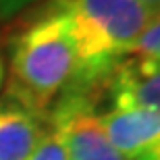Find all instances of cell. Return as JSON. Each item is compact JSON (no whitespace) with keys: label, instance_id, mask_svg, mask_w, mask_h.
<instances>
[{"label":"cell","instance_id":"7a4b0ae2","mask_svg":"<svg viewBox=\"0 0 160 160\" xmlns=\"http://www.w3.org/2000/svg\"><path fill=\"white\" fill-rule=\"evenodd\" d=\"M71 25L77 46V79L73 85L104 88L137 38L160 17L142 0H52Z\"/></svg>","mask_w":160,"mask_h":160},{"label":"cell","instance_id":"6da1fadb","mask_svg":"<svg viewBox=\"0 0 160 160\" xmlns=\"http://www.w3.org/2000/svg\"><path fill=\"white\" fill-rule=\"evenodd\" d=\"M77 46L71 25L52 2L17 29L8 44L4 94L31 112L48 117L77 79Z\"/></svg>","mask_w":160,"mask_h":160},{"label":"cell","instance_id":"5b68a950","mask_svg":"<svg viewBox=\"0 0 160 160\" xmlns=\"http://www.w3.org/2000/svg\"><path fill=\"white\" fill-rule=\"evenodd\" d=\"M110 104L143 108L160 114V60L123 58L106 79Z\"/></svg>","mask_w":160,"mask_h":160},{"label":"cell","instance_id":"3957f363","mask_svg":"<svg viewBox=\"0 0 160 160\" xmlns=\"http://www.w3.org/2000/svg\"><path fill=\"white\" fill-rule=\"evenodd\" d=\"M98 96V88L71 85L48 114L65 139L69 160H123L104 129Z\"/></svg>","mask_w":160,"mask_h":160},{"label":"cell","instance_id":"30bf717a","mask_svg":"<svg viewBox=\"0 0 160 160\" xmlns=\"http://www.w3.org/2000/svg\"><path fill=\"white\" fill-rule=\"evenodd\" d=\"M4 71H6V65H4V56H2V48H0V88L4 83Z\"/></svg>","mask_w":160,"mask_h":160},{"label":"cell","instance_id":"8992f818","mask_svg":"<svg viewBox=\"0 0 160 160\" xmlns=\"http://www.w3.org/2000/svg\"><path fill=\"white\" fill-rule=\"evenodd\" d=\"M48 117L31 112L21 102L0 98V160H29L44 137Z\"/></svg>","mask_w":160,"mask_h":160},{"label":"cell","instance_id":"277c9868","mask_svg":"<svg viewBox=\"0 0 160 160\" xmlns=\"http://www.w3.org/2000/svg\"><path fill=\"white\" fill-rule=\"evenodd\" d=\"M100 117L123 160H160V114L135 106L110 104Z\"/></svg>","mask_w":160,"mask_h":160},{"label":"cell","instance_id":"8fae6325","mask_svg":"<svg viewBox=\"0 0 160 160\" xmlns=\"http://www.w3.org/2000/svg\"><path fill=\"white\" fill-rule=\"evenodd\" d=\"M143 4L152 6V8H156V11H160V0H142Z\"/></svg>","mask_w":160,"mask_h":160},{"label":"cell","instance_id":"52a82bcc","mask_svg":"<svg viewBox=\"0 0 160 160\" xmlns=\"http://www.w3.org/2000/svg\"><path fill=\"white\" fill-rule=\"evenodd\" d=\"M29 160H69L65 139H62L60 131L56 129V125L50 119H48L46 133L40 139V143L36 146L33 154L29 156Z\"/></svg>","mask_w":160,"mask_h":160},{"label":"cell","instance_id":"9c48e42d","mask_svg":"<svg viewBox=\"0 0 160 160\" xmlns=\"http://www.w3.org/2000/svg\"><path fill=\"white\" fill-rule=\"evenodd\" d=\"M33 0H0V15L6 17V15H12V12L21 11L23 6L31 4Z\"/></svg>","mask_w":160,"mask_h":160},{"label":"cell","instance_id":"ba28073f","mask_svg":"<svg viewBox=\"0 0 160 160\" xmlns=\"http://www.w3.org/2000/svg\"><path fill=\"white\" fill-rule=\"evenodd\" d=\"M131 56H143V58L160 60V17L137 38L135 46L131 50Z\"/></svg>","mask_w":160,"mask_h":160}]
</instances>
